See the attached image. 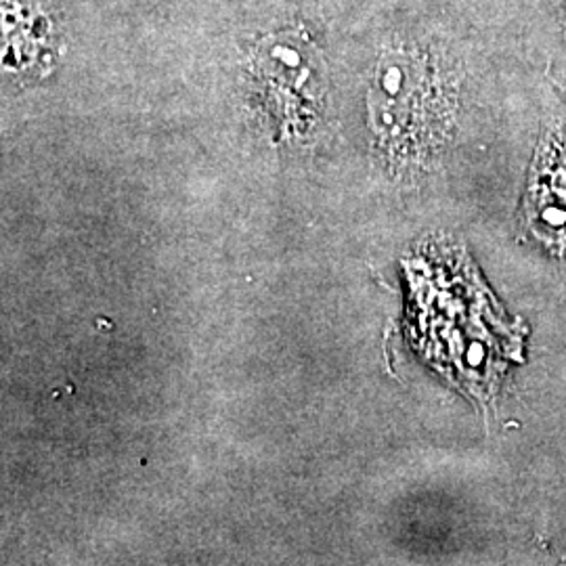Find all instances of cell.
I'll list each match as a JSON object with an SVG mask.
<instances>
[{
  "instance_id": "obj_1",
  "label": "cell",
  "mask_w": 566,
  "mask_h": 566,
  "mask_svg": "<svg viewBox=\"0 0 566 566\" xmlns=\"http://www.w3.org/2000/svg\"><path fill=\"white\" fill-rule=\"evenodd\" d=\"M542 163V175L535 182V200H533V224L544 231L549 242L566 243V160L563 163L565 181L558 179V170L547 158Z\"/></svg>"
}]
</instances>
